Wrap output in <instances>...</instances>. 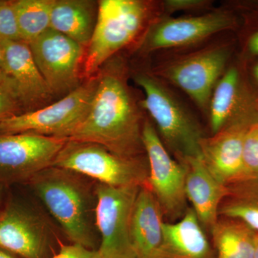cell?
<instances>
[{"instance_id": "obj_1", "label": "cell", "mask_w": 258, "mask_h": 258, "mask_svg": "<svg viewBox=\"0 0 258 258\" xmlns=\"http://www.w3.org/2000/svg\"><path fill=\"white\" fill-rule=\"evenodd\" d=\"M98 72L92 105L70 140L99 144L122 157H144L142 134L147 118L129 85L125 61L115 56Z\"/></svg>"}, {"instance_id": "obj_2", "label": "cell", "mask_w": 258, "mask_h": 258, "mask_svg": "<svg viewBox=\"0 0 258 258\" xmlns=\"http://www.w3.org/2000/svg\"><path fill=\"white\" fill-rule=\"evenodd\" d=\"M163 15L161 2H98V18L86 52L84 74L93 76L119 51L139 37L141 40L150 25Z\"/></svg>"}, {"instance_id": "obj_3", "label": "cell", "mask_w": 258, "mask_h": 258, "mask_svg": "<svg viewBox=\"0 0 258 258\" xmlns=\"http://www.w3.org/2000/svg\"><path fill=\"white\" fill-rule=\"evenodd\" d=\"M130 77L143 91L142 108L150 115L161 141L174 153L176 160L201 156L200 144L205 137L201 126L169 85L151 71H133Z\"/></svg>"}, {"instance_id": "obj_4", "label": "cell", "mask_w": 258, "mask_h": 258, "mask_svg": "<svg viewBox=\"0 0 258 258\" xmlns=\"http://www.w3.org/2000/svg\"><path fill=\"white\" fill-rule=\"evenodd\" d=\"M76 175L73 171L50 166L28 181L70 240L93 249L91 197L86 184Z\"/></svg>"}, {"instance_id": "obj_5", "label": "cell", "mask_w": 258, "mask_h": 258, "mask_svg": "<svg viewBox=\"0 0 258 258\" xmlns=\"http://www.w3.org/2000/svg\"><path fill=\"white\" fill-rule=\"evenodd\" d=\"M230 55V44L217 42L160 61L150 71L208 112L212 91L228 68Z\"/></svg>"}, {"instance_id": "obj_6", "label": "cell", "mask_w": 258, "mask_h": 258, "mask_svg": "<svg viewBox=\"0 0 258 258\" xmlns=\"http://www.w3.org/2000/svg\"><path fill=\"white\" fill-rule=\"evenodd\" d=\"M52 166L97 180L100 184L121 187L147 184V157L125 158L99 144L69 140Z\"/></svg>"}, {"instance_id": "obj_7", "label": "cell", "mask_w": 258, "mask_h": 258, "mask_svg": "<svg viewBox=\"0 0 258 258\" xmlns=\"http://www.w3.org/2000/svg\"><path fill=\"white\" fill-rule=\"evenodd\" d=\"M97 85L96 76L59 101L5 118L0 121V134L30 133L69 139L87 116Z\"/></svg>"}, {"instance_id": "obj_8", "label": "cell", "mask_w": 258, "mask_h": 258, "mask_svg": "<svg viewBox=\"0 0 258 258\" xmlns=\"http://www.w3.org/2000/svg\"><path fill=\"white\" fill-rule=\"evenodd\" d=\"M237 18L230 10L213 9L207 13L174 17L163 15L150 25L139 42L142 55L157 51L195 46L220 32L233 30Z\"/></svg>"}, {"instance_id": "obj_9", "label": "cell", "mask_w": 258, "mask_h": 258, "mask_svg": "<svg viewBox=\"0 0 258 258\" xmlns=\"http://www.w3.org/2000/svg\"><path fill=\"white\" fill-rule=\"evenodd\" d=\"M141 186L97 184L95 218L101 235L98 252L101 258H136L131 244L130 224Z\"/></svg>"}, {"instance_id": "obj_10", "label": "cell", "mask_w": 258, "mask_h": 258, "mask_svg": "<svg viewBox=\"0 0 258 258\" xmlns=\"http://www.w3.org/2000/svg\"><path fill=\"white\" fill-rule=\"evenodd\" d=\"M142 141L149 163L148 186L164 216L171 220L181 218L187 210L185 166L171 157L157 129L148 118L144 123Z\"/></svg>"}, {"instance_id": "obj_11", "label": "cell", "mask_w": 258, "mask_h": 258, "mask_svg": "<svg viewBox=\"0 0 258 258\" xmlns=\"http://www.w3.org/2000/svg\"><path fill=\"white\" fill-rule=\"evenodd\" d=\"M69 140L30 133L0 134V184L29 181L50 167Z\"/></svg>"}, {"instance_id": "obj_12", "label": "cell", "mask_w": 258, "mask_h": 258, "mask_svg": "<svg viewBox=\"0 0 258 258\" xmlns=\"http://www.w3.org/2000/svg\"><path fill=\"white\" fill-rule=\"evenodd\" d=\"M28 45L53 96H66L81 86L84 46L51 28Z\"/></svg>"}, {"instance_id": "obj_13", "label": "cell", "mask_w": 258, "mask_h": 258, "mask_svg": "<svg viewBox=\"0 0 258 258\" xmlns=\"http://www.w3.org/2000/svg\"><path fill=\"white\" fill-rule=\"evenodd\" d=\"M4 83L21 105L23 112L49 105L53 94L37 68L28 43L2 40Z\"/></svg>"}, {"instance_id": "obj_14", "label": "cell", "mask_w": 258, "mask_h": 258, "mask_svg": "<svg viewBox=\"0 0 258 258\" xmlns=\"http://www.w3.org/2000/svg\"><path fill=\"white\" fill-rule=\"evenodd\" d=\"M253 111L242 115L200 144L205 165L220 183L230 186L244 179V139L249 125L255 121Z\"/></svg>"}, {"instance_id": "obj_15", "label": "cell", "mask_w": 258, "mask_h": 258, "mask_svg": "<svg viewBox=\"0 0 258 258\" xmlns=\"http://www.w3.org/2000/svg\"><path fill=\"white\" fill-rule=\"evenodd\" d=\"M186 169L185 193L204 227L211 230L219 220V209L228 194V186L222 184L210 172L201 156L179 159Z\"/></svg>"}, {"instance_id": "obj_16", "label": "cell", "mask_w": 258, "mask_h": 258, "mask_svg": "<svg viewBox=\"0 0 258 258\" xmlns=\"http://www.w3.org/2000/svg\"><path fill=\"white\" fill-rule=\"evenodd\" d=\"M46 234L37 217L10 205L0 211V249L23 258H42Z\"/></svg>"}, {"instance_id": "obj_17", "label": "cell", "mask_w": 258, "mask_h": 258, "mask_svg": "<svg viewBox=\"0 0 258 258\" xmlns=\"http://www.w3.org/2000/svg\"><path fill=\"white\" fill-rule=\"evenodd\" d=\"M164 214L147 184L141 186L130 224V241L136 258H163Z\"/></svg>"}, {"instance_id": "obj_18", "label": "cell", "mask_w": 258, "mask_h": 258, "mask_svg": "<svg viewBox=\"0 0 258 258\" xmlns=\"http://www.w3.org/2000/svg\"><path fill=\"white\" fill-rule=\"evenodd\" d=\"M163 258H211V248L192 208L163 225Z\"/></svg>"}, {"instance_id": "obj_19", "label": "cell", "mask_w": 258, "mask_h": 258, "mask_svg": "<svg viewBox=\"0 0 258 258\" xmlns=\"http://www.w3.org/2000/svg\"><path fill=\"white\" fill-rule=\"evenodd\" d=\"M243 100L240 71L235 66L228 67L214 88L209 103L212 135L254 109Z\"/></svg>"}, {"instance_id": "obj_20", "label": "cell", "mask_w": 258, "mask_h": 258, "mask_svg": "<svg viewBox=\"0 0 258 258\" xmlns=\"http://www.w3.org/2000/svg\"><path fill=\"white\" fill-rule=\"evenodd\" d=\"M98 3L91 0H53L50 28L83 46H88L97 23Z\"/></svg>"}, {"instance_id": "obj_21", "label": "cell", "mask_w": 258, "mask_h": 258, "mask_svg": "<svg viewBox=\"0 0 258 258\" xmlns=\"http://www.w3.org/2000/svg\"><path fill=\"white\" fill-rule=\"evenodd\" d=\"M210 232L217 258H254L256 232L243 222L219 219Z\"/></svg>"}, {"instance_id": "obj_22", "label": "cell", "mask_w": 258, "mask_h": 258, "mask_svg": "<svg viewBox=\"0 0 258 258\" xmlns=\"http://www.w3.org/2000/svg\"><path fill=\"white\" fill-rule=\"evenodd\" d=\"M219 216L243 222L258 233V179H244L228 186Z\"/></svg>"}, {"instance_id": "obj_23", "label": "cell", "mask_w": 258, "mask_h": 258, "mask_svg": "<svg viewBox=\"0 0 258 258\" xmlns=\"http://www.w3.org/2000/svg\"><path fill=\"white\" fill-rule=\"evenodd\" d=\"M53 0H15L14 8L22 41L30 43L50 28Z\"/></svg>"}, {"instance_id": "obj_24", "label": "cell", "mask_w": 258, "mask_h": 258, "mask_svg": "<svg viewBox=\"0 0 258 258\" xmlns=\"http://www.w3.org/2000/svg\"><path fill=\"white\" fill-rule=\"evenodd\" d=\"M244 179H258V123H252L244 139L243 154ZM243 179V180H244Z\"/></svg>"}, {"instance_id": "obj_25", "label": "cell", "mask_w": 258, "mask_h": 258, "mask_svg": "<svg viewBox=\"0 0 258 258\" xmlns=\"http://www.w3.org/2000/svg\"><path fill=\"white\" fill-rule=\"evenodd\" d=\"M0 39L21 40L17 23L14 1L0 0Z\"/></svg>"}, {"instance_id": "obj_26", "label": "cell", "mask_w": 258, "mask_h": 258, "mask_svg": "<svg viewBox=\"0 0 258 258\" xmlns=\"http://www.w3.org/2000/svg\"><path fill=\"white\" fill-rule=\"evenodd\" d=\"M213 2L210 0H164L161 1L163 13L165 15L174 14L178 12L204 13L210 11Z\"/></svg>"}, {"instance_id": "obj_27", "label": "cell", "mask_w": 258, "mask_h": 258, "mask_svg": "<svg viewBox=\"0 0 258 258\" xmlns=\"http://www.w3.org/2000/svg\"><path fill=\"white\" fill-rule=\"evenodd\" d=\"M23 113L16 97L5 83H0V121Z\"/></svg>"}, {"instance_id": "obj_28", "label": "cell", "mask_w": 258, "mask_h": 258, "mask_svg": "<svg viewBox=\"0 0 258 258\" xmlns=\"http://www.w3.org/2000/svg\"><path fill=\"white\" fill-rule=\"evenodd\" d=\"M52 258H101L98 250L87 248L80 244L61 246L60 250Z\"/></svg>"}, {"instance_id": "obj_29", "label": "cell", "mask_w": 258, "mask_h": 258, "mask_svg": "<svg viewBox=\"0 0 258 258\" xmlns=\"http://www.w3.org/2000/svg\"><path fill=\"white\" fill-rule=\"evenodd\" d=\"M247 50L250 55L258 56V30L249 37L247 42Z\"/></svg>"}, {"instance_id": "obj_30", "label": "cell", "mask_w": 258, "mask_h": 258, "mask_svg": "<svg viewBox=\"0 0 258 258\" xmlns=\"http://www.w3.org/2000/svg\"><path fill=\"white\" fill-rule=\"evenodd\" d=\"M0 83H4L3 74V50H2L1 39H0Z\"/></svg>"}, {"instance_id": "obj_31", "label": "cell", "mask_w": 258, "mask_h": 258, "mask_svg": "<svg viewBox=\"0 0 258 258\" xmlns=\"http://www.w3.org/2000/svg\"><path fill=\"white\" fill-rule=\"evenodd\" d=\"M252 76L253 77L254 81L258 85V62L252 68Z\"/></svg>"}, {"instance_id": "obj_32", "label": "cell", "mask_w": 258, "mask_h": 258, "mask_svg": "<svg viewBox=\"0 0 258 258\" xmlns=\"http://www.w3.org/2000/svg\"><path fill=\"white\" fill-rule=\"evenodd\" d=\"M0 258H16L10 252H7L4 249H0Z\"/></svg>"}, {"instance_id": "obj_33", "label": "cell", "mask_w": 258, "mask_h": 258, "mask_svg": "<svg viewBox=\"0 0 258 258\" xmlns=\"http://www.w3.org/2000/svg\"><path fill=\"white\" fill-rule=\"evenodd\" d=\"M254 258H258V233H256L255 237V253Z\"/></svg>"}, {"instance_id": "obj_34", "label": "cell", "mask_w": 258, "mask_h": 258, "mask_svg": "<svg viewBox=\"0 0 258 258\" xmlns=\"http://www.w3.org/2000/svg\"><path fill=\"white\" fill-rule=\"evenodd\" d=\"M254 111H255L256 118H257V121L258 123V101L257 104H256V106H254Z\"/></svg>"}, {"instance_id": "obj_35", "label": "cell", "mask_w": 258, "mask_h": 258, "mask_svg": "<svg viewBox=\"0 0 258 258\" xmlns=\"http://www.w3.org/2000/svg\"><path fill=\"white\" fill-rule=\"evenodd\" d=\"M2 186H3V184H0V203H1V196H2Z\"/></svg>"}]
</instances>
